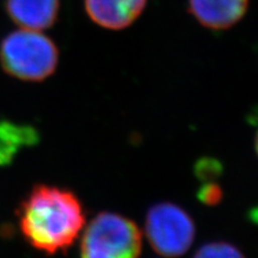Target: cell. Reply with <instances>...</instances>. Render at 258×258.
I'll list each match as a JSON object with an SVG mask.
<instances>
[{
    "label": "cell",
    "instance_id": "6da1fadb",
    "mask_svg": "<svg viewBox=\"0 0 258 258\" xmlns=\"http://www.w3.org/2000/svg\"><path fill=\"white\" fill-rule=\"evenodd\" d=\"M22 234L47 254L66 252L82 233L85 213L76 194L60 186L37 184L17 209Z\"/></svg>",
    "mask_w": 258,
    "mask_h": 258
},
{
    "label": "cell",
    "instance_id": "7a4b0ae2",
    "mask_svg": "<svg viewBox=\"0 0 258 258\" xmlns=\"http://www.w3.org/2000/svg\"><path fill=\"white\" fill-rule=\"evenodd\" d=\"M0 63L9 76L24 82H42L55 72L59 49L41 31L21 28L0 43Z\"/></svg>",
    "mask_w": 258,
    "mask_h": 258
},
{
    "label": "cell",
    "instance_id": "3957f363",
    "mask_svg": "<svg viewBox=\"0 0 258 258\" xmlns=\"http://www.w3.org/2000/svg\"><path fill=\"white\" fill-rule=\"evenodd\" d=\"M143 235L131 219L102 212L89 222L80 243V258H139Z\"/></svg>",
    "mask_w": 258,
    "mask_h": 258
},
{
    "label": "cell",
    "instance_id": "277c9868",
    "mask_svg": "<svg viewBox=\"0 0 258 258\" xmlns=\"http://www.w3.org/2000/svg\"><path fill=\"white\" fill-rule=\"evenodd\" d=\"M145 234L158 254L176 258L191 247L196 227L192 218L182 207L171 202H159L148 209Z\"/></svg>",
    "mask_w": 258,
    "mask_h": 258
},
{
    "label": "cell",
    "instance_id": "5b68a950",
    "mask_svg": "<svg viewBox=\"0 0 258 258\" xmlns=\"http://www.w3.org/2000/svg\"><path fill=\"white\" fill-rule=\"evenodd\" d=\"M146 4L147 0H84L89 18L109 30H122L133 24Z\"/></svg>",
    "mask_w": 258,
    "mask_h": 258
},
{
    "label": "cell",
    "instance_id": "8992f818",
    "mask_svg": "<svg viewBox=\"0 0 258 258\" xmlns=\"http://www.w3.org/2000/svg\"><path fill=\"white\" fill-rule=\"evenodd\" d=\"M189 12L202 27L226 30L246 14L249 0H188Z\"/></svg>",
    "mask_w": 258,
    "mask_h": 258
},
{
    "label": "cell",
    "instance_id": "52a82bcc",
    "mask_svg": "<svg viewBox=\"0 0 258 258\" xmlns=\"http://www.w3.org/2000/svg\"><path fill=\"white\" fill-rule=\"evenodd\" d=\"M5 9L18 27L42 31L56 22L60 0H6Z\"/></svg>",
    "mask_w": 258,
    "mask_h": 258
},
{
    "label": "cell",
    "instance_id": "ba28073f",
    "mask_svg": "<svg viewBox=\"0 0 258 258\" xmlns=\"http://www.w3.org/2000/svg\"><path fill=\"white\" fill-rule=\"evenodd\" d=\"M37 143V132L29 125L0 122V166L9 164L22 147Z\"/></svg>",
    "mask_w": 258,
    "mask_h": 258
},
{
    "label": "cell",
    "instance_id": "9c48e42d",
    "mask_svg": "<svg viewBox=\"0 0 258 258\" xmlns=\"http://www.w3.org/2000/svg\"><path fill=\"white\" fill-rule=\"evenodd\" d=\"M194 258H246L237 246L227 241H212L202 245Z\"/></svg>",
    "mask_w": 258,
    "mask_h": 258
},
{
    "label": "cell",
    "instance_id": "30bf717a",
    "mask_svg": "<svg viewBox=\"0 0 258 258\" xmlns=\"http://www.w3.org/2000/svg\"><path fill=\"white\" fill-rule=\"evenodd\" d=\"M199 199L200 201L208 206L218 205L222 199V190L220 185L215 184V183H207L200 190Z\"/></svg>",
    "mask_w": 258,
    "mask_h": 258
},
{
    "label": "cell",
    "instance_id": "8fae6325",
    "mask_svg": "<svg viewBox=\"0 0 258 258\" xmlns=\"http://www.w3.org/2000/svg\"><path fill=\"white\" fill-rule=\"evenodd\" d=\"M198 175L201 178H213V177L218 176L220 172V164L218 161H213L208 159L207 161H202L199 164L198 169H196Z\"/></svg>",
    "mask_w": 258,
    "mask_h": 258
},
{
    "label": "cell",
    "instance_id": "7c38bea8",
    "mask_svg": "<svg viewBox=\"0 0 258 258\" xmlns=\"http://www.w3.org/2000/svg\"><path fill=\"white\" fill-rule=\"evenodd\" d=\"M254 150H256V153L258 157V132H257L256 137H254Z\"/></svg>",
    "mask_w": 258,
    "mask_h": 258
}]
</instances>
